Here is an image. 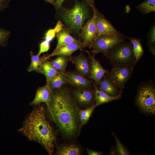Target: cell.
Instances as JSON below:
<instances>
[{
  "instance_id": "cell-1",
  "label": "cell",
  "mask_w": 155,
  "mask_h": 155,
  "mask_svg": "<svg viewBox=\"0 0 155 155\" xmlns=\"http://www.w3.org/2000/svg\"><path fill=\"white\" fill-rule=\"evenodd\" d=\"M49 111L54 121L66 136L75 135L78 128L79 111L67 89L60 88L52 91Z\"/></svg>"
},
{
  "instance_id": "cell-2",
  "label": "cell",
  "mask_w": 155,
  "mask_h": 155,
  "mask_svg": "<svg viewBox=\"0 0 155 155\" xmlns=\"http://www.w3.org/2000/svg\"><path fill=\"white\" fill-rule=\"evenodd\" d=\"M19 131L29 140L42 145L49 155L52 154L56 140V134L46 119L43 107L36 108L31 112Z\"/></svg>"
},
{
  "instance_id": "cell-3",
  "label": "cell",
  "mask_w": 155,
  "mask_h": 155,
  "mask_svg": "<svg viewBox=\"0 0 155 155\" xmlns=\"http://www.w3.org/2000/svg\"><path fill=\"white\" fill-rule=\"evenodd\" d=\"M106 57L113 66L135 64L131 42L123 41L108 51Z\"/></svg>"
},
{
  "instance_id": "cell-4",
  "label": "cell",
  "mask_w": 155,
  "mask_h": 155,
  "mask_svg": "<svg viewBox=\"0 0 155 155\" xmlns=\"http://www.w3.org/2000/svg\"><path fill=\"white\" fill-rule=\"evenodd\" d=\"M88 16L86 6L84 4L77 3L72 9L65 10L63 18L70 29L78 31L82 28L84 22Z\"/></svg>"
},
{
  "instance_id": "cell-5",
  "label": "cell",
  "mask_w": 155,
  "mask_h": 155,
  "mask_svg": "<svg viewBox=\"0 0 155 155\" xmlns=\"http://www.w3.org/2000/svg\"><path fill=\"white\" fill-rule=\"evenodd\" d=\"M125 38L122 34L119 35L111 34L101 35L97 37L89 46V47L94 53H101L106 57L108 51L124 41Z\"/></svg>"
},
{
  "instance_id": "cell-6",
  "label": "cell",
  "mask_w": 155,
  "mask_h": 155,
  "mask_svg": "<svg viewBox=\"0 0 155 155\" xmlns=\"http://www.w3.org/2000/svg\"><path fill=\"white\" fill-rule=\"evenodd\" d=\"M137 103L144 111L154 114L155 112V90L154 87L146 86L140 90L137 98Z\"/></svg>"
},
{
  "instance_id": "cell-7",
  "label": "cell",
  "mask_w": 155,
  "mask_h": 155,
  "mask_svg": "<svg viewBox=\"0 0 155 155\" xmlns=\"http://www.w3.org/2000/svg\"><path fill=\"white\" fill-rule=\"evenodd\" d=\"M134 65H116L106 73V76L123 88L131 77Z\"/></svg>"
},
{
  "instance_id": "cell-8",
  "label": "cell",
  "mask_w": 155,
  "mask_h": 155,
  "mask_svg": "<svg viewBox=\"0 0 155 155\" xmlns=\"http://www.w3.org/2000/svg\"><path fill=\"white\" fill-rule=\"evenodd\" d=\"M93 16L82 28L81 36L85 46L90 45L97 37L98 31L96 24L97 11L95 8H92Z\"/></svg>"
},
{
  "instance_id": "cell-9",
  "label": "cell",
  "mask_w": 155,
  "mask_h": 155,
  "mask_svg": "<svg viewBox=\"0 0 155 155\" xmlns=\"http://www.w3.org/2000/svg\"><path fill=\"white\" fill-rule=\"evenodd\" d=\"M98 84L99 90L110 96L121 95L123 88L106 75L103 77Z\"/></svg>"
},
{
  "instance_id": "cell-10",
  "label": "cell",
  "mask_w": 155,
  "mask_h": 155,
  "mask_svg": "<svg viewBox=\"0 0 155 155\" xmlns=\"http://www.w3.org/2000/svg\"><path fill=\"white\" fill-rule=\"evenodd\" d=\"M96 24L98 31L97 37L104 34H111L116 35L121 34L105 18L104 16L98 13L96 18Z\"/></svg>"
},
{
  "instance_id": "cell-11",
  "label": "cell",
  "mask_w": 155,
  "mask_h": 155,
  "mask_svg": "<svg viewBox=\"0 0 155 155\" xmlns=\"http://www.w3.org/2000/svg\"><path fill=\"white\" fill-rule=\"evenodd\" d=\"M77 73L83 77H90L91 68L88 59L82 55L71 58Z\"/></svg>"
},
{
  "instance_id": "cell-12",
  "label": "cell",
  "mask_w": 155,
  "mask_h": 155,
  "mask_svg": "<svg viewBox=\"0 0 155 155\" xmlns=\"http://www.w3.org/2000/svg\"><path fill=\"white\" fill-rule=\"evenodd\" d=\"M88 53L90 59L91 71L90 78L99 84L103 77L108 70L103 67L99 61L96 59L94 55H92L89 52Z\"/></svg>"
},
{
  "instance_id": "cell-13",
  "label": "cell",
  "mask_w": 155,
  "mask_h": 155,
  "mask_svg": "<svg viewBox=\"0 0 155 155\" xmlns=\"http://www.w3.org/2000/svg\"><path fill=\"white\" fill-rule=\"evenodd\" d=\"M51 92L49 84H47L39 88L37 90L34 99L30 103V104L36 106L41 102H44L49 111Z\"/></svg>"
},
{
  "instance_id": "cell-14",
  "label": "cell",
  "mask_w": 155,
  "mask_h": 155,
  "mask_svg": "<svg viewBox=\"0 0 155 155\" xmlns=\"http://www.w3.org/2000/svg\"><path fill=\"white\" fill-rule=\"evenodd\" d=\"M67 82L78 89H86L91 86V82L77 73L69 72L65 74Z\"/></svg>"
},
{
  "instance_id": "cell-15",
  "label": "cell",
  "mask_w": 155,
  "mask_h": 155,
  "mask_svg": "<svg viewBox=\"0 0 155 155\" xmlns=\"http://www.w3.org/2000/svg\"><path fill=\"white\" fill-rule=\"evenodd\" d=\"M73 94L76 101L82 105L91 104L95 100L94 92L88 90L76 89L73 91Z\"/></svg>"
},
{
  "instance_id": "cell-16",
  "label": "cell",
  "mask_w": 155,
  "mask_h": 155,
  "mask_svg": "<svg viewBox=\"0 0 155 155\" xmlns=\"http://www.w3.org/2000/svg\"><path fill=\"white\" fill-rule=\"evenodd\" d=\"M85 47L84 44L80 42H72L61 46L51 57L54 56H70L75 51Z\"/></svg>"
},
{
  "instance_id": "cell-17",
  "label": "cell",
  "mask_w": 155,
  "mask_h": 155,
  "mask_svg": "<svg viewBox=\"0 0 155 155\" xmlns=\"http://www.w3.org/2000/svg\"><path fill=\"white\" fill-rule=\"evenodd\" d=\"M58 42L57 46L54 51L50 55L45 57L43 60H46L51 57L60 47L63 44L72 42H79L80 41L72 37L69 34V30L63 28L57 34Z\"/></svg>"
},
{
  "instance_id": "cell-18",
  "label": "cell",
  "mask_w": 155,
  "mask_h": 155,
  "mask_svg": "<svg viewBox=\"0 0 155 155\" xmlns=\"http://www.w3.org/2000/svg\"><path fill=\"white\" fill-rule=\"evenodd\" d=\"M58 72L51 62L46 59L42 61L40 73H42L46 77V84H48L50 80Z\"/></svg>"
},
{
  "instance_id": "cell-19",
  "label": "cell",
  "mask_w": 155,
  "mask_h": 155,
  "mask_svg": "<svg viewBox=\"0 0 155 155\" xmlns=\"http://www.w3.org/2000/svg\"><path fill=\"white\" fill-rule=\"evenodd\" d=\"M94 86L95 89L94 95L96 101L95 105L96 107L105 103L117 100L121 96V95L117 96H110L98 89L96 86L94 85Z\"/></svg>"
},
{
  "instance_id": "cell-20",
  "label": "cell",
  "mask_w": 155,
  "mask_h": 155,
  "mask_svg": "<svg viewBox=\"0 0 155 155\" xmlns=\"http://www.w3.org/2000/svg\"><path fill=\"white\" fill-rule=\"evenodd\" d=\"M67 82V79L65 74L64 73L59 71L50 80L48 84L52 91L60 88Z\"/></svg>"
},
{
  "instance_id": "cell-21",
  "label": "cell",
  "mask_w": 155,
  "mask_h": 155,
  "mask_svg": "<svg viewBox=\"0 0 155 155\" xmlns=\"http://www.w3.org/2000/svg\"><path fill=\"white\" fill-rule=\"evenodd\" d=\"M81 152L80 148L75 145L69 144L59 147L57 154L59 155H78Z\"/></svg>"
},
{
  "instance_id": "cell-22",
  "label": "cell",
  "mask_w": 155,
  "mask_h": 155,
  "mask_svg": "<svg viewBox=\"0 0 155 155\" xmlns=\"http://www.w3.org/2000/svg\"><path fill=\"white\" fill-rule=\"evenodd\" d=\"M128 38L129 39L132 45L135 64L141 57L144 53L141 40L140 39L133 37H128Z\"/></svg>"
},
{
  "instance_id": "cell-23",
  "label": "cell",
  "mask_w": 155,
  "mask_h": 155,
  "mask_svg": "<svg viewBox=\"0 0 155 155\" xmlns=\"http://www.w3.org/2000/svg\"><path fill=\"white\" fill-rule=\"evenodd\" d=\"M31 57V63L27 68L28 72L32 71H35L38 73H40L41 63L42 61L40 56L37 55H34L33 52L31 51L30 52Z\"/></svg>"
},
{
  "instance_id": "cell-24",
  "label": "cell",
  "mask_w": 155,
  "mask_h": 155,
  "mask_svg": "<svg viewBox=\"0 0 155 155\" xmlns=\"http://www.w3.org/2000/svg\"><path fill=\"white\" fill-rule=\"evenodd\" d=\"M69 61V59L66 56L60 55L51 62L58 71L64 73Z\"/></svg>"
},
{
  "instance_id": "cell-25",
  "label": "cell",
  "mask_w": 155,
  "mask_h": 155,
  "mask_svg": "<svg viewBox=\"0 0 155 155\" xmlns=\"http://www.w3.org/2000/svg\"><path fill=\"white\" fill-rule=\"evenodd\" d=\"M137 8L144 14L155 11V0H146L137 6Z\"/></svg>"
},
{
  "instance_id": "cell-26",
  "label": "cell",
  "mask_w": 155,
  "mask_h": 155,
  "mask_svg": "<svg viewBox=\"0 0 155 155\" xmlns=\"http://www.w3.org/2000/svg\"><path fill=\"white\" fill-rule=\"evenodd\" d=\"M96 107L95 105H93L86 109L79 111V115L81 121V127L88 122Z\"/></svg>"
},
{
  "instance_id": "cell-27",
  "label": "cell",
  "mask_w": 155,
  "mask_h": 155,
  "mask_svg": "<svg viewBox=\"0 0 155 155\" xmlns=\"http://www.w3.org/2000/svg\"><path fill=\"white\" fill-rule=\"evenodd\" d=\"M10 34V32L5 29L0 28V46L7 45Z\"/></svg>"
},
{
  "instance_id": "cell-28",
  "label": "cell",
  "mask_w": 155,
  "mask_h": 155,
  "mask_svg": "<svg viewBox=\"0 0 155 155\" xmlns=\"http://www.w3.org/2000/svg\"><path fill=\"white\" fill-rule=\"evenodd\" d=\"M113 135L116 141L117 151L118 154L120 155H130L127 150L122 144L118 138L115 135L113 134Z\"/></svg>"
},
{
  "instance_id": "cell-29",
  "label": "cell",
  "mask_w": 155,
  "mask_h": 155,
  "mask_svg": "<svg viewBox=\"0 0 155 155\" xmlns=\"http://www.w3.org/2000/svg\"><path fill=\"white\" fill-rule=\"evenodd\" d=\"M50 46V42L45 40L43 41L40 44L39 50L37 55L40 56L42 53L48 51Z\"/></svg>"
},
{
  "instance_id": "cell-30",
  "label": "cell",
  "mask_w": 155,
  "mask_h": 155,
  "mask_svg": "<svg viewBox=\"0 0 155 155\" xmlns=\"http://www.w3.org/2000/svg\"><path fill=\"white\" fill-rule=\"evenodd\" d=\"M155 42V26L154 25L151 29L148 37L149 46H154Z\"/></svg>"
},
{
  "instance_id": "cell-31",
  "label": "cell",
  "mask_w": 155,
  "mask_h": 155,
  "mask_svg": "<svg viewBox=\"0 0 155 155\" xmlns=\"http://www.w3.org/2000/svg\"><path fill=\"white\" fill-rule=\"evenodd\" d=\"M56 34V30L54 28L49 30L46 34L45 40L50 42L55 37Z\"/></svg>"
},
{
  "instance_id": "cell-32",
  "label": "cell",
  "mask_w": 155,
  "mask_h": 155,
  "mask_svg": "<svg viewBox=\"0 0 155 155\" xmlns=\"http://www.w3.org/2000/svg\"><path fill=\"white\" fill-rule=\"evenodd\" d=\"M11 0H0V11L7 7Z\"/></svg>"
},
{
  "instance_id": "cell-33",
  "label": "cell",
  "mask_w": 155,
  "mask_h": 155,
  "mask_svg": "<svg viewBox=\"0 0 155 155\" xmlns=\"http://www.w3.org/2000/svg\"><path fill=\"white\" fill-rule=\"evenodd\" d=\"M63 25L61 21L59 20L58 21L55 28H54L56 30V34L58 33L63 29Z\"/></svg>"
},
{
  "instance_id": "cell-34",
  "label": "cell",
  "mask_w": 155,
  "mask_h": 155,
  "mask_svg": "<svg viewBox=\"0 0 155 155\" xmlns=\"http://www.w3.org/2000/svg\"><path fill=\"white\" fill-rule=\"evenodd\" d=\"M65 0H56V1L53 3L55 8L57 9L60 8L62 6L63 3Z\"/></svg>"
},
{
  "instance_id": "cell-35",
  "label": "cell",
  "mask_w": 155,
  "mask_h": 155,
  "mask_svg": "<svg viewBox=\"0 0 155 155\" xmlns=\"http://www.w3.org/2000/svg\"><path fill=\"white\" fill-rule=\"evenodd\" d=\"M87 151L88 154L89 155H100L102 154L101 152L96 151L88 149H87Z\"/></svg>"
},
{
  "instance_id": "cell-36",
  "label": "cell",
  "mask_w": 155,
  "mask_h": 155,
  "mask_svg": "<svg viewBox=\"0 0 155 155\" xmlns=\"http://www.w3.org/2000/svg\"><path fill=\"white\" fill-rule=\"evenodd\" d=\"M87 4L88 5L92 7V8L94 7V0H86Z\"/></svg>"
},
{
  "instance_id": "cell-37",
  "label": "cell",
  "mask_w": 155,
  "mask_h": 155,
  "mask_svg": "<svg viewBox=\"0 0 155 155\" xmlns=\"http://www.w3.org/2000/svg\"><path fill=\"white\" fill-rule=\"evenodd\" d=\"M149 47L150 51L155 55V46H150Z\"/></svg>"
}]
</instances>
